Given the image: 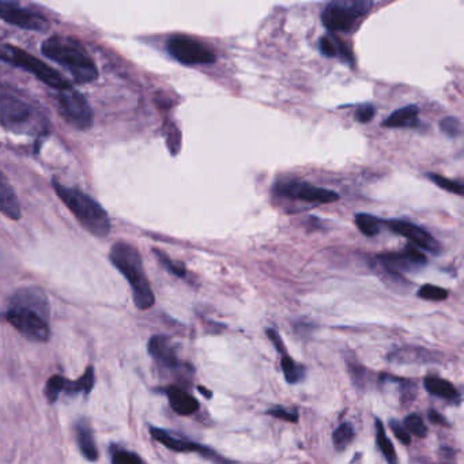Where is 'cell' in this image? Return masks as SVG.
Listing matches in <instances>:
<instances>
[{"instance_id":"1","label":"cell","mask_w":464,"mask_h":464,"mask_svg":"<svg viewBox=\"0 0 464 464\" xmlns=\"http://www.w3.org/2000/svg\"><path fill=\"white\" fill-rule=\"evenodd\" d=\"M6 320L31 342H48L50 305L47 293L34 286L21 288L10 298Z\"/></svg>"},{"instance_id":"6","label":"cell","mask_w":464,"mask_h":464,"mask_svg":"<svg viewBox=\"0 0 464 464\" xmlns=\"http://www.w3.org/2000/svg\"><path fill=\"white\" fill-rule=\"evenodd\" d=\"M0 127L11 131H34L44 124L38 120L34 108L22 98L0 87Z\"/></svg>"},{"instance_id":"23","label":"cell","mask_w":464,"mask_h":464,"mask_svg":"<svg viewBox=\"0 0 464 464\" xmlns=\"http://www.w3.org/2000/svg\"><path fill=\"white\" fill-rule=\"evenodd\" d=\"M94 381H96V377H94V367H87V369L85 370V373L78 379V380H67L66 379V383H64V391L69 395H78V393H83V395H89L93 387H94Z\"/></svg>"},{"instance_id":"13","label":"cell","mask_w":464,"mask_h":464,"mask_svg":"<svg viewBox=\"0 0 464 464\" xmlns=\"http://www.w3.org/2000/svg\"><path fill=\"white\" fill-rule=\"evenodd\" d=\"M384 225H387L393 233L410 240L412 245L416 246L419 251L423 249L435 255L440 252L441 246L439 241L428 230H425L423 227L418 226L416 223L407 220H384Z\"/></svg>"},{"instance_id":"3","label":"cell","mask_w":464,"mask_h":464,"mask_svg":"<svg viewBox=\"0 0 464 464\" xmlns=\"http://www.w3.org/2000/svg\"><path fill=\"white\" fill-rule=\"evenodd\" d=\"M109 259L129 283L136 308L142 311L150 309L155 302V295L147 279L139 251L134 245L119 241L112 246Z\"/></svg>"},{"instance_id":"20","label":"cell","mask_w":464,"mask_h":464,"mask_svg":"<svg viewBox=\"0 0 464 464\" xmlns=\"http://www.w3.org/2000/svg\"><path fill=\"white\" fill-rule=\"evenodd\" d=\"M423 386H425V390L433 396L442 398V399H447V400L455 402V403L461 402V392L456 390V387L454 384H451L449 381L440 379L437 376H432V374L426 376L423 380Z\"/></svg>"},{"instance_id":"21","label":"cell","mask_w":464,"mask_h":464,"mask_svg":"<svg viewBox=\"0 0 464 464\" xmlns=\"http://www.w3.org/2000/svg\"><path fill=\"white\" fill-rule=\"evenodd\" d=\"M419 109L416 105H407L391 113L384 122V128H410L418 124Z\"/></svg>"},{"instance_id":"14","label":"cell","mask_w":464,"mask_h":464,"mask_svg":"<svg viewBox=\"0 0 464 464\" xmlns=\"http://www.w3.org/2000/svg\"><path fill=\"white\" fill-rule=\"evenodd\" d=\"M380 265L388 272L396 274L400 271H412V269L423 267L428 263L426 256L414 245L409 244L402 253H383L377 256Z\"/></svg>"},{"instance_id":"10","label":"cell","mask_w":464,"mask_h":464,"mask_svg":"<svg viewBox=\"0 0 464 464\" xmlns=\"http://www.w3.org/2000/svg\"><path fill=\"white\" fill-rule=\"evenodd\" d=\"M0 20L30 31L47 33L50 29L47 17L13 1H0Z\"/></svg>"},{"instance_id":"31","label":"cell","mask_w":464,"mask_h":464,"mask_svg":"<svg viewBox=\"0 0 464 464\" xmlns=\"http://www.w3.org/2000/svg\"><path fill=\"white\" fill-rule=\"evenodd\" d=\"M416 295L428 301H444L448 298V290L436 285H423L422 288H419Z\"/></svg>"},{"instance_id":"16","label":"cell","mask_w":464,"mask_h":464,"mask_svg":"<svg viewBox=\"0 0 464 464\" xmlns=\"http://www.w3.org/2000/svg\"><path fill=\"white\" fill-rule=\"evenodd\" d=\"M75 433H76V442H78L79 451L83 455V458L93 463L97 462L98 458H99L97 445L94 441L92 425L86 418L76 422Z\"/></svg>"},{"instance_id":"19","label":"cell","mask_w":464,"mask_h":464,"mask_svg":"<svg viewBox=\"0 0 464 464\" xmlns=\"http://www.w3.org/2000/svg\"><path fill=\"white\" fill-rule=\"evenodd\" d=\"M436 354L419 349V347H402L395 351L390 353L388 360L392 363H399V364H425V363H433L436 361L435 358Z\"/></svg>"},{"instance_id":"34","label":"cell","mask_w":464,"mask_h":464,"mask_svg":"<svg viewBox=\"0 0 464 464\" xmlns=\"http://www.w3.org/2000/svg\"><path fill=\"white\" fill-rule=\"evenodd\" d=\"M112 464H143L142 459L129 451L118 449L112 454Z\"/></svg>"},{"instance_id":"35","label":"cell","mask_w":464,"mask_h":464,"mask_svg":"<svg viewBox=\"0 0 464 464\" xmlns=\"http://www.w3.org/2000/svg\"><path fill=\"white\" fill-rule=\"evenodd\" d=\"M267 414L271 416H275L278 419H283V421L292 422V423H297L298 422V414L294 413V412H289L288 409H285L282 406H276V407L269 409V410H267Z\"/></svg>"},{"instance_id":"27","label":"cell","mask_w":464,"mask_h":464,"mask_svg":"<svg viewBox=\"0 0 464 464\" xmlns=\"http://www.w3.org/2000/svg\"><path fill=\"white\" fill-rule=\"evenodd\" d=\"M354 428L350 422H343L332 433V442L337 451L346 449L354 439Z\"/></svg>"},{"instance_id":"30","label":"cell","mask_w":464,"mask_h":464,"mask_svg":"<svg viewBox=\"0 0 464 464\" xmlns=\"http://www.w3.org/2000/svg\"><path fill=\"white\" fill-rule=\"evenodd\" d=\"M428 177L442 190H445L448 192H454L456 195H463V187L459 181H454L451 178H447V177L436 174V173H428Z\"/></svg>"},{"instance_id":"40","label":"cell","mask_w":464,"mask_h":464,"mask_svg":"<svg viewBox=\"0 0 464 464\" xmlns=\"http://www.w3.org/2000/svg\"><path fill=\"white\" fill-rule=\"evenodd\" d=\"M197 391L200 392L202 395H204L206 396V399H211V396H213V393L210 391H207L204 387H202V386H199L197 387Z\"/></svg>"},{"instance_id":"32","label":"cell","mask_w":464,"mask_h":464,"mask_svg":"<svg viewBox=\"0 0 464 464\" xmlns=\"http://www.w3.org/2000/svg\"><path fill=\"white\" fill-rule=\"evenodd\" d=\"M154 253H155V256L158 258V260L162 263V266L168 269L171 274L176 275V276H178V278H185V275H187V269H185V267H184L183 265H177V263H174L167 253H164V252H161V251H158V249H154Z\"/></svg>"},{"instance_id":"8","label":"cell","mask_w":464,"mask_h":464,"mask_svg":"<svg viewBox=\"0 0 464 464\" xmlns=\"http://www.w3.org/2000/svg\"><path fill=\"white\" fill-rule=\"evenodd\" d=\"M55 92H56L55 102L57 111L66 122L80 131L92 128L94 115L86 98L83 97L78 90H75L73 86Z\"/></svg>"},{"instance_id":"38","label":"cell","mask_w":464,"mask_h":464,"mask_svg":"<svg viewBox=\"0 0 464 464\" xmlns=\"http://www.w3.org/2000/svg\"><path fill=\"white\" fill-rule=\"evenodd\" d=\"M266 334H267L269 341L274 343V346H275V349L278 350V353L282 354V356H286V354H288V353H286V347H285V343L282 341L279 332H276V331L272 330V328H267V330H266Z\"/></svg>"},{"instance_id":"36","label":"cell","mask_w":464,"mask_h":464,"mask_svg":"<svg viewBox=\"0 0 464 464\" xmlns=\"http://www.w3.org/2000/svg\"><path fill=\"white\" fill-rule=\"evenodd\" d=\"M390 426H391V430L393 432L395 437L400 441L403 445H410V444H412V437H410V435L406 432V429L403 428V425H400L396 419H391Z\"/></svg>"},{"instance_id":"26","label":"cell","mask_w":464,"mask_h":464,"mask_svg":"<svg viewBox=\"0 0 464 464\" xmlns=\"http://www.w3.org/2000/svg\"><path fill=\"white\" fill-rule=\"evenodd\" d=\"M356 225L358 226V229L363 234H365L367 237H373L380 233L381 225H384V220H380L372 214L361 213V214L356 216Z\"/></svg>"},{"instance_id":"12","label":"cell","mask_w":464,"mask_h":464,"mask_svg":"<svg viewBox=\"0 0 464 464\" xmlns=\"http://www.w3.org/2000/svg\"><path fill=\"white\" fill-rule=\"evenodd\" d=\"M150 435L157 442L162 444L164 447H167L168 449L174 451V452H192V454H199L200 456H203L214 463L232 464V462L222 458L217 451H214L206 445H202L199 442H195V441L188 440L184 437H177L165 429L151 426Z\"/></svg>"},{"instance_id":"33","label":"cell","mask_w":464,"mask_h":464,"mask_svg":"<svg viewBox=\"0 0 464 464\" xmlns=\"http://www.w3.org/2000/svg\"><path fill=\"white\" fill-rule=\"evenodd\" d=\"M441 131L448 136V138H458L462 135V122L456 118H445L440 122Z\"/></svg>"},{"instance_id":"29","label":"cell","mask_w":464,"mask_h":464,"mask_svg":"<svg viewBox=\"0 0 464 464\" xmlns=\"http://www.w3.org/2000/svg\"><path fill=\"white\" fill-rule=\"evenodd\" d=\"M64 383H66V379L62 377L60 374H55L49 379L47 386H45V390H44L49 403H55L59 399L60 393H63L64 391Z\"/></svg>"},{"instance_id":"17","label":"cell","mask_w":464,"mask_h":464,"mask_svg":"<svg viewBox=\"0 0 464 464\" xmlns=\"http://www.w3.org/2000/svg\"><path fill=\"white\" fill-rule=\"evenodd\" d=\"M0 213L8 220H18L21 218V206L17 194L7 180V177L0 171Z\"/></svg>"},{"instance_id":"28","label":"cell","mask_w":464,"mask_h":464,"mask_svg":"<svg viewBox=\"0 0 464 464\" xmlns=\"http://www.w3.org/2000/svg\"><path fill=\"white\" fill-rule=\"evenodd\" d=\"M403 428L409 435H413L418 439H425L428 436V426L423 421V418L418 413H412L405 418Z\"/></svg>"},{"instance_id":"22","label":"cell","mask_w":464,"mask_h":464,"mask_svg":"<svg viewBox=\"0 0 464 464\" xmlns=\"http://www.w3.org/2000/svg\"><path fill=\"white\" fill-rule=\"evenodd\" d=\"M320 50L327 57H341L344 62L353 63V55L349 47L337 37L325 36L320 38Z\"/></svg>"},{"instance_id":"7","label":"cell","mask_w":464,"mask_h":464,"mask_svg":"<svg viewBox=\"0 0 464 464\" xmlns=\"http://www.w3.org/2000/svg\"><path fill=\"white\" fill-rule=\"evenodd\" d=\"M373 6L367 0H341L328 3L321 13V22L331 33L350 31Z\"/></svg>"},{"instance_id":"9","label":"cell","mask_w":464,"mask_h":464,"mask_svg":"<svg viewBox=\"0 0 464 464\" xmlns=\"http://www.w3.org/2000/svg\"><path fill=\"white\" fill-rule=\"evenodd\" d=\"M168 52L178 63L185 66L211 64L217 60L216 53L192 37L176 34L167 43Z\"/></svg>"},{"instance_id":"11","label":"cell","mask_w":464,"mask_h":464,"mask_svg":"<svg viewBox=\"0 0 464 464\" xmlns=\"http://www.w3.org/2000/svg\"><path fill=\"white\" fill-rule=\"evenodd\" d=\"M274 194L281 197L301 200L307 203H334L339 199L335 191L318 188L304 181H279L274 187Z\"/></svg>"},{"instance_id":"4","label":"cell","mask_w":464,"mask_h":464,"mask_svg":"<svg viewBox=\"0 0 464 464\" xmlns=\"http://www.w3.org/2000/svg\"><path fill=\"white\" fill-rule=\"evenodd\" d=\"M56 194L67 209L79 220V223L96 237H105L111 232V220L104 207L92 196L82 192L78 188H71L60 184L57 180L52 181Z\"/></svg>"},{"instance_id":"37","label":"cell","mask_w":464,"mask_h":464,"mask_svg":"<svg viewBox=\"0 0 464 464\" xmlns=\"http://www.w3.org/2000/svg\"><path fill=\"white\" fill-rule=\"evenodd\" d=\"M376 115V108L372 104H364L357 111V120L360 122H369Z\"/></svg>"},{"instance_id":"15","label":"cell","mask_w":464,"mask_h":464,"mask_svg":"<svg viewBox=\"0 0 464 464\" xmlns=\"http://www.w3.org/2000/svg\"><path fill=\"white\" fill-rule=\"evenodd\" d=\"M148 354L157 363L158 367L167 369L169 372H180L185 365L178 360L176 349L171 339L164 335L153 337L147 344Z\"/></svg>"},{"instance_id":"5","label":"cell","mask_w":464,"mask_h":464,"mask_svg":"<svg viewBox=\"0 0 464 464\" xmlns=\"http://www.w3.org/2000/svg\"><path fill=\"white\" fill-rule=\"evenodd\" d=\"M0 59L14 67L24 70L26 73L34 75L37 79L48 85L53 90H63L71 87V83L67 79H64L62 73L49 67L43 60L31 56L24 49L8 44H0Z\"/></svg>"},{"instance_id":"18","label":"cell","mask_w":464,"mask_h":464,"mask_svg":"<svg viewBox=\"0 0 464 464\" xmlns=\"http://www.w3.org/2000/svg\"><path fill=\"white\" fill-rule=\"evenodd\" d=\"M165 393L168 396L173 412L178 416H192L199 410V402L185 390L171 386L165 390Z\"/></svg>"},{"instance_id":"2","label":"cell","mask_w":464,"mask_h":464,"mask_svg":"<svg viewBox=\"0 0 464 464\" xmlns=\"http://www.w3.org/2000/svg\"><path fill=\"white\" fill-rule=\"evenodd\" d=\"M43 53L71 73L76 83H90L98 78V69L86 48L73 37L52 36L41 45Z\"/></svg>"},{"instance_id":"25","label":"cell","mask_w":464,"mask_h":464,"mask_svg":"<svg viewBox=\"0 0 464 464\" xmlns=\"http://www.w3.org/2000/svg\"><path fill=\"white\" fill-rule=\"evenodd\" d=\"M281 367L285 374V379L289 384H298L305 379L307 369L300 364H297L290 356H282L281 360Z\"/></svg>"},{"instance_id":"39","label":"cell","mask_w":464,"mask_h":464,"mask_svg":"<svg viewBox=\"0 0 464 464\" xmlns=\"http://www.w3.org/2000/svg\"><path fill=\"white\" fill-rule=\"evenodd\" d=\"M428 416H429V421H430L432 423H436V425H444V426H449V423H448V421L445 419V416H442V414H440L439 412L433 410V409L428 412Z\"/></svg>"},{"instance_id":"24","label":"cell","mask_w":464,"mask_h":464,"mask_svg":"<svg viewBox=\"0 0 464 464\" xmlns=\"http://www.w3.org/2000/svg\"><path fill=\"white\" fill-rule=\"evenodd\" d=\"M374 428H376V444L379 447V449L381 451L383 456L386 458L387 463L388 464H399V459L395 451V447L390 440V437L386 433V428L381 422L380 418H376L374 421Z\"/></svg>"}]
</instances>
